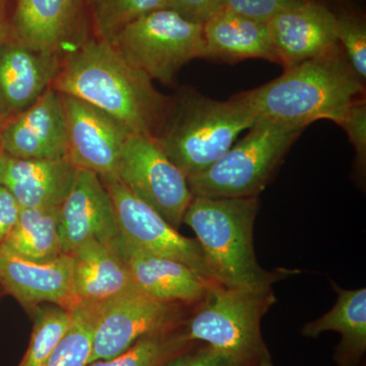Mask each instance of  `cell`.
<instances>
[{
    "label": "cell",
    "mask_w": 366,
    "mask_h": 366,
    "mask_svg": "<svg viewBox=\"0 0 366 366\" xmlns=\"http://www.w3.org/2000/svg\"><path fill=\"white\" fill-rule=\"evenodd\" d=\"M51 86L104 110L134 134L153 137L169 100L112 43L94 36L62 59Z\"/></svg>",
    "instance_id": "1"
},
{
    "label": "cell",
    "mask_w": 366,
    "mask_h": 366,
    "mask_svg": "<svg viewBox=\"0 0 366 366\" xmlns=\"http://www.w3.org/2000/svg\"><path fill=\"white\" fill-rule=\"evenodd\" d=\"M365 94V83L339 45L327 54L285 69L279 78L242 95L255 119L307 129L320 119L340 124Z\"/></svg>",
    "instance_id": "2"
},
{
    "label": "cell",
    "mask_w": 366,
    "mask_h": 366,
    "mask_svg": "<svg viewBox=\"0 0 366 366\" xmlns=\"http://www.w3.org/2000/svg\"><path fill=\"white\" fill-rule=\"evenodd\" d=\"M255 122L242 93L218 101L182 89L168 100L154 139L187 178L213 165Z\"/></svg>",
    "instance_id": "3"
},
{
    "label": "cell",
    "mask_w": 366,
    "mask_h": 366,
    "mask_svg": "<svg viewBox=\"0 0 366 366\" xmlns=\"http://www.w3.org/2000/svg\"><path fill=\"white\" fill-rule=\"evenodd\" d=\"M259 197H194L183 217L221 285L273 286L298 269L262 268L255 255L254 227Z\"/></svg>",
    "instance_id": "4"
},
{
    "label": "cell",
    "mask_w": 366,
    "mask_h": 366,
    "mask_svg": "<svg viewBox=\"0 0 366 366\" xmlns=\"http://www.w3.org/2000/svg\"><path fill=\"white\" fill-rule=\"evenodd\" d=\"M277 302L272 286H217L183 322L187 339L212 347L239 366H274L262 317Z\"/></svg>",
    "instance_id": "5"
},
{
    "label": "cell",
    "mask_w": 366,
    "mask_h": 366,
    "mask_svg": "<svg viewBox=\"0 0 366 366\" xmlns=\"http://www.w3.org/2000/svg\"><path fill=\"white\" fill-rule=\"evenodd\" d=\"M305 129L257 120L213 165L187 177L190 192L194 197H259Z\"/></svg>",
    "instance_id": "6"
},
{
    "label": "cell",
    "mask_w": 366,
    "mask_h": 366,
    "mask_svg": "<svg viewBox=\"0 0 366 366\" xmlns=\"http://www.w3.org/2000/svg\"><path fill=\"white\" fill-rule=\"evenodd\" d=\"M112 45L132 66L165 85L173 83L192 60L207 59L203 24L187 20L170 9L132 21Z\"/></svg>",
    "instance_id": "7"
},
{
    "label": "cell",
    "mask_w": 366,
    "mask_h": 366,
    "mask_svg": "<svg viewBox=\"0 0 366 366\" xmlns=\"http://www.w3.org/2000/svg\"><path fill=\"white\" fill-rule=\"evenodd\" d=\"M118 180L173 228L182 225L194 196L187 177L153 137L132 132L120 158Z\"/></svg>",
    "instance_id": "8"
},
{
    "label": "cell",
    "mask_w": 366,
    "mask_h": 366,
    "mask_svg": "<svg viewBox=\"0 0 366 366\" xmlns=\"http://www.w3.org/2000/svg\"><path fill=\"white\" fill-rule=\"evenodd\" d=\"M192 308L155 300L137 287L103 300L89 365L117 357L149 335L180 326Z\"/></svg>",
    "instance_id": "9"
},
{
    "label": "cell",
    "mask_w": 366,
    "mask_h": 366,
    "mask_svg": "<svg viewBox=\"0 0 366 366\" xmlns=\"http://www.w3.org/2000/svg\"><path fill=\"white\" fill-rule=\"evenodd\" d=\"M102 182L112 197L122 242L142 252L182 262L207 280L221 285L197 239L180 234L117 178Z\"/></svg>",
    "instance_id": "10"
},
{
    "label": "cell",
    "mask_w": 366,
    "mask_h": 366,
    "mask_svg": "<svg viewBox=\"0 0 366 366\" xmlns=\"http://www.w3.org/2000/svg\"><path fill=\"white\" fill-rule=\"evenodd\" d=\"M9 39L64 59L93 37L88 0H16Z\"/></svg>",
    "instance_id": "11"
},
{
    "label": "cell",
    "mask_w": 366,
    "mask_h": 366,
    "mask_svg": "<svg viewBox=\"0 0 366 366\" xmlns=\"http://www.w3.org/2000/svg\"><path fill=\"white\" fill-rule=\"evenodd\" d=\"M66 127V159L76 168L102 179H118L120 158L132 132L104 110L62 95Z\"/></svg>",
    "instance_id": "12"
},
{
    "label": "cell",
    "mask_w": 366,
    "mask_h": 366,
    "mask_svg": "<svg viewBox=\"0 0 366 366\" xmlns=\"http://www.w3.org/2000/svg\"><path fill=\"white\" fill-rule=\"evenodd\" d=\"M274 62L284 69L339 47L334 11L317 0H302L268 21Z\"/></svg>",
    "instance_id": "13"
},
{
    "label": "cell",
    "mask_w": 366,
    "mask_h": 366,
    "mask_svg": "<svg viewBox=\"0 0 366 366\" xmlns=\"http://www.w3.org/2000/svg\"><path fill=\"white\" fill-rule=\"evenodd\" d=\"M64 254H71L90 239L112 247L118 238L117 218L109 192L100 177L76 169V177L59 209Z\"/></svg>",
    "instance_id": "14"
},
{
    "label": "cell",
    "mask_w": 366,
    "mask_h": 366,
    "mask_svg": "<svg viewBox=\"0 0 366 366\" xmlns=\"http://www.w3.org/2000/svg\"><path fill=\"white\" fill-rule=\"evenodd\" d=\"M1 144L4 154L14 158H66L61 94L50 86L31 107L6 119L2 127Z\"/></svg>",
    "instance_id": "15"
},
{
    "label": "cell",
    "mask_w": 366,
    "mask_h": 366,
    "mask_svg": "<svg viewBox=\"0 0 366 366\" xmlns=\"http://www.w3.org/2000/svg\"><path fill=\"white\" fill-rule=\"evenodd\" d=\"M112 247L124 259L137 289L155 300L196 307L220 286L182 262L142 252L119 238Z\"/></svg>",
    "instance_id": "16"
},
{
    "label": "cell",
    "mask_w": 366,
    "mask_h": 366,
    "mask_svg": "<svg viewBox=\"0 0 366 366\" xmlns=\"http://www.w3.org/2000/svg\"><path fill=\"white\" fill-rule=\"evenodd\" d=\"M62 59L7 39L0 46V117L31 107L51 86Z\"/></svg>",
    "instance_id": "17"
},
{
    "label": "cell",
    "mask_w": 366,
    "mask_h": 366,
    "mask_svg": "<svg viewBox=\"0 0 366 366\" xmlns=\"http://www.w3.org/2000/svg\"><path fill=\"white\" fill-rule=\"evenodd\" d=\"M72 264L71 254L49 262H34L0 247V286L26 310L45 302L69 310Z\"/></svg>",
    "instance_id": "18"
},
{
    "label": "cell",
    "mask_w": 366,
    "mask_h": 366,
    "mask_svg": "<svg viewBox=\"0 0 366 366\" xmlns=\"http://www.w3.org/2000/svg\"><path fill=\"white\" fill-rule=\"evenodd\" d=\"M76 168L66 158L21 159L4 154L0 160V184L21 208L59 207L71 189Z\"/></svg>",
    "instance_id": "19"
},
{
    "label": "cell",
    "mask_w": 366,
    "mask_h": 366,
    "mask_svg": "<svg viewBox=\"0 0 366 366\" xmlns=\"http://www.w3.org/2000/svg\"><path fill=\"white\" fill-rule=\"evenodd\" d=\"M72 257L69 310L84 301H103L136 287L129 268L117 250L95 239L79 245Z\"/></svg>",
    "instance_id": "20"
},
{
    "label": "cell",
    "mask_w": 366,
    "mask_h": 366,
    "mask_svg": "<svg viewBox=\"0 0 366 366\" xmlns=\"http://www.w3.org/2000/svg\"><path fill=\"white\" fill-rule=\"evenodd\" d=\"M207 59L237 62L262 59L274 62L268 24L223 7L203 25Z\"/></svg>",
    "instance_id": "21"
},
{
    "label": "cell",
    "mask_w": 366,
    "mask_h": 366,
    "mask_svg": "<svg viewBox=\"0 0 366 366\" xmlns=\"http://www.w3.org/2000/svg\"><path fill=\"white\" fill-rule=\"evenodd\" d=\"M337 293L334 307L319 319L307 322L303 336L317 338L325 332H337L341 341L334 353L339 366H358L366 352V289L348 290L331 281Z\"/></svg>",
    "instance_id": "22"
},
{
    "label": "cell",
    "mask_w": 366,
    "mask_h": 366,
    "mask_svg": "<svg viewBox=\"0 0 366 366\" xmlns=\"http://www.w3.org/2000/svg\"><path fill=\"white\" fill-rule=\"evenodd\" d=\"M59 207L21 208L16 225L0 247L34 262L64 254L59 224Z\"/></svg>",
    "instance_id": "23"
},
{
    "label": "cell",
    "mask_w": 366,
    "mask_h": 366,
    "mask_svg": "<svg viewBox=\"0 0 366 366\" xmlns=\"http://www.w3.org/2000/svg\"><path fill=\"white\" fill-rule=\"evenodd\" d=\"M102 301H84L71 308V322L43 366H86Z\"/></svg>",
    "instance_id": "24"
},
{
    "label": "cell",
    "mask_w": 366,
    "mask_h": 366,
    "mask_svg": "<svg viewBox=\"0 0 366 366\" xmlns=\"http://www.w3.org/2000/svg\"><path fill=\"white\" fill-rule=\"evenodd\" d=\"M183 322L173 329L139 339L117 357L94 361L86 366H162L171 358L199 344L187 339Z\"/></svg>",
    "instance_id": "25"
},
{
    "label": "cell",
    "mask_w": 366,
    "mask_h": 366,
    "mask_svg": "<svg viewBox=\"0 0 366 366\" xmlns=\"http://www.w3.org/2000/svg\"><path fill=\"white\" fill-rule=\"evenodd\" d=\"M94 37L113 43L137 19L168 9L167 0H88Z\"/></svg>",
    "instance_id": "26"
},
{
    "label": "cell",
    "mask_w": 366,
    "mask_h": 366,
    "mask_svg": "<svg viewBox=\"0 0 366 366\" xmlns=\"http://www.w3.org/2000/svg\"><path fill=\"white\" fill-rule=\"evenodd\" d=\"M71 310L59 305L34 308L30 344L18 366H43L71 326Z\"/></svg>",
    "instance_id": "27"
},
{
    "label": "cell",
    "mask_w": 366,
    "mask_h": 366,
    "mask_svg": "<svg viewBox=\"0 0 366 366\" xmlns=\"http://www.w3.org/2000/svg\"><path fill=\"white\" fill-rule=\"evenodd\" d=\"M337 38L358 78L365 84L366 79V24L357 14L336 13Z\"/></svg>",
    "instance_id": "28"
},
{
    "label": "cell",
    "mask_w": 366,
    "mask_h": 366,
    "mask_svg": "<svg viewBox=\"0 0 366 366\" xmlns=\"http://www.w3.org/2000/svg\"><path fill=\"white\" fill-rule=\"evenodd\" d=\"M338 125L343 127L355 150L354 170L356 178L362 184L366 172V102L365 98L351 106Z\"/></svg>",
    "instance_id": "29"
},
{
    "label": "cell",
    "mask_w": 366,
    "mask_h": 366,
    "mask_svg": "<svg viewBox=\"0 0 366 366\" xmlns=\"http://www.w3.org/2000/svg\"><path fill=\"white\" fill-rule=\"evenodd\" d=\"M224 7L254 20L268 23L284 9L300 4L302 0H221Z\"/></svg>",
    "instance_id": "30"
},
{
    "label": "cell",
    "mask_w": 366,
    "mask_h": 366,
    "mask_svg": "<svg viewBox=\"0 0 366 366\" xmlns=\"http://www.w3.org/2000/svg\"><path fill=\"white\" fill-rule=\"evenodd\" d=\"M162 366H239L228 355L208 345L194 346L171 358Z\"/></svg>",
    "instance_id": "31"
},
{
    "label": "cell",
    "mask_w": 366,
    "mask_h": 366,
    "mask_svg": "<svg viewBox=\"0 0 366 366\" xmlns=\"http://www.w3.org/2000/svg\"><path fill=\"white\" fill-rule=\"evenodd\" d=\"M167 4L187 20L203 25L224 7L221 0H167Z\"/></svg>",
    "instance_id": "32"
},
{
    "label": "cell",
    "mask_w": 366,
    "mask_h": 366,
    "mask_svg": "<svg viewBox=\"0 0 366 366\" xmlns=\"http://www.w3.org/2000/svg\"><path fill=\"white\" fill-rule=\"evenodd\" d=\"M21 209L13 194L0 184V245L16 225Z\"/></svg>",
    "instance_id": "33"
},
{
    "label": "cell",
    "mask_w": 366,
    "mask_h": 366,
    "mask_svg": "<svg viewBox=\"0 0 366 366\" xmlns=\"http://www.w3.org/2000/svg\"><path fill=\"white\" fill-rule=\"evenodd\" d=\"M9 39V29H7V13L6 9H0V46Z\"/></svg>",
    "instance_id": "34"
},
{
    "label": "cell",
    "mask_w": 366,
    "mask_h": 366,
    "mask_svg": "<svg viewBox=\"0 0 366 366\" xmlns=\"http://www.w3.org/2000/svg\"><path fill=\"white\" fill-rule=\"evenodd\" d=\"M6 122V119H4V118H1L0 119V160H1L2 156L4 155V148H2V144H1V132H2V127H4V122Z\"/></svg>",
    "instance_id": "35"
},
{
    "label": "cell",
    "mask_w": 366,
    "mask_h": 366,
    "mask_svg": "<svg viewBox=\"0 0 366 366\" xmlns=\"http://www.w3.org/2000/svg\"><path fill=\"white\" fill-rule=\"evenodd\" d=\"M6 1L7 0H0V9H6Z\"/></svg>",
    "instance_id": "36"
},
{
    "label": "cell",
    "mask_w": 366,
    "mask_h": 366,
    "mask_svg": "<svg viewBox=\"0 0 366 366\" xmlns=\"http://www.w3.org/2000/svg\"><path fill=\"white\" fill-rule=\"evenodd\" d=\"M0 119H1V117H0Z\"/></svg>",
    "instance_id": "37"
}]
</instances>
